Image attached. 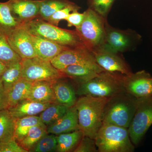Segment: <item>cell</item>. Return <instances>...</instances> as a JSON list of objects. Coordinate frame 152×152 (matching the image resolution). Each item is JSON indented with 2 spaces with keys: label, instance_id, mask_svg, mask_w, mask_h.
I'll list each match as a JSON object with an SVG mask.
<instances>
[{
  "label": "cell",
  "instance_id": "7402d4cb",
  "mask_svg": "<svg viewBox=\"0 0 152 152\" xmlns=\"http://www.w3.org/2000/svg\"><path fill=\"white\" fill-rule=\"evenodd\" d=\"M32 83L22 78L14 85L7 93L8 108L27 99Z\"/></svg>",
  "mask_w": 152,
  "mask_h": 152
},
{
  "label": "cell",
  "instance_id": "5b68a950",
  "mask_svg": "<svg viewBox=\"0 0 152 152\" xmlns=\"http://www.w3.org/2000/svg\"><path fill=\"white\" fill-rule=\"evenodd\" d=\"M94 140L98 152L134 151V146L131 141L127 128L103 124Z\"/></svg>",
  "mask_w": 152,
  "mask_h": 152
},
{
  "label": "cell",
  "instance_id": "836d02e7",
  "mask_svg": "<svg viewBox=\"0 0 152 152\" xmlns=\"http://www.w3.org/2000/svg\"><path fill=\"white\" fill-rule=\"evenodd\" d=\"M94 139L86 136L83 137L74 151V152H98Z\"/></svg>",
  "mask_w": 152,
  "mask_h": 152
},
{
  "label": "cell",
  "instance_id": "44dd1931",
  "mask_svg": "<svg viewBox=\"0 0 152 152\" xmlns=\"http://www.w3.org/2000/svg\"><path fill=\"white\" fill-rule=\"evenodd\" d=\"M57 136L56 152H74L84 136L80 130L60 134Z\"/></svg>",
  "mask_w": 152,
  "mask_h": 152
},
{
  "label": "cell",
  "instance_id": "9c48e42d",
  "mask_svg": "<svg viewBox=\"0 0 152 152\" xmlns=\"http://www.w3.org/2000/svg\"><path fill=\"white\" fill-rule=\"evenodd\" d=\"M152 125V95L138 100L137 106L128 128L131 141L137 145Z\"/></svg>",
  "mask_w": 152,
  "mask_h": 152
},
{
  "label": "cell",
  "instance_id": "4316f807",
  "mask_svg": "<svg viewBox=\"0 0 152 152\" xmlns=\"http://www.w3.org/2000/svg\"><path fill=\"white\" fill-rule=\"evenodd\" d=\"M35 126H46L42 122L39 116L37 115L16 119L14 138L19 143L27 134L30 128Z\"/></svg>",
  "mask_w": 152,
  "mask_h": 152
},
{
  "label": "cell",
  "instance_id": "f546056e",
  "mask_svg": "<svg viewBox=\"0 0 152 152\" xmlns=\"http://www.w3.org/2000/svg\"><path fill=\"white\" fill-rule=\"evenodd\" d=\"M22 60L10 45L7 35L0 30V61L7 66Z\"/></svg>",
  "mask_w": 152,
  "mask_h": 152
},
{
  "label": "cell",
  "instance_id": "484cf974",
  "mask_svg": "<svg viewBox=\"0 0 152 152\" xmlns=\"http://www.w3.org/2000/svg\"><path fill=\"white\" fill-rule=\"evenodd\" d=\"M74 4L69 0H40L38 18L48 21L50 17L57 11Z\"/></svg>",
  "mask_w": 152,
  "mask_h": 152
},
{
  "label": "cell",
  "instance_id": "9a60e30c",
  "mask_svg": "<svg viewBox=\"0 0 152 152\" xmlns=\"http://www.w3.org/2000/svg\"><path fill=\"white\" fill-rule=\"evenodd\" d=\"M79 130L77 111L75 106L71 107L65 115L52 124L47 126L48 134L58 135Z\"/></svg>",
  "mask_w": 152,
  "mask_h": 152
},
{
  "label": "cell",
  "instance_id": "8fae6325",
  "mask_svg": "<svg viewBox=\"0 0 152 152\" xmlns=\"http://www.w3.org/2000/svg\"><path fill=\"white\" fill-rule=\"evenodd\" d=\"M92 52L97 64L104 70L125 75L132 73L129 66L121 56V53L114 52L104 46Z\"/></svg>",
  "mask_w": 152,
  "mask_h": 152
},
{
  "label": "cell",
  "instance_id": "8992f818",
  "mask_svg": "<svg viewBox=\"0 0 152 152\" xmlns=\"http://www.w3.org/2000/svg\"><path fill=\"white\" fill-rule=\"evenodd\" d=\"M85 12L84 20L80 27L75 30L86 46L92 51L104 45L107 19L89 8Z\"/></svg>",
  "mask_w": 152,
  "mask_h": 152
},
{
  "label": "cell",
  "instance_id": "2e32d148",
  "mask_svg": "<svg viewBox=\"0 0 152 152\" xmlns=\"http://www.w3.org/2000/svg\"><path fill=\"white\" fill-rule=\"evenodd\" d=\"M62 79L52 82L56 103L71 107L75 106L77 100L76 90L71 83Z\"/></svg>",
  "mask_w": 152,
  "mask_h": 152
},
{
  "label": "cell",
  "instance_id": "52a82bcc",
  "mask_svg": "<svg viewBox=\"0 0 152 152\" xmlns=\"http://www.w3.org/2000/svg\"><path fill=\"white\" fill-rule=\"evenodd\" d=\"M142 40V36L134 30L121 29L112 26L108 21L106 22L103 46L107 48L122 53L135 50Z\"/></svg>",
  "mask_w": 152,
  "mask_h": 152
},
{
  "label": "cell",
  "instance_id": "e0dca14e",
  "mask_svg": "<svg viewBox=\"0 0 152 152\" xmlns=\"http://www.w3.org/2000/svg\"><path fill=\"white\" fill-rule=\"evenodd\" d=\"M37 57L50 61L68 48L30 34Z\"/></svg>",
  "mask_w": 152,
  "mask_h": 152
},
{
  "label": "cell",
  "instance_id": "d4e9b609",
  "mask_svg": "<svg viewBox=\"0 0 152 152\" xmlns=\"http://www.w3.org/2000/svg\"><path fill=\"white\" fill-rule=\"evenodd\" d=\"M21 61L7 66L5 70L0 77V80L7 93L16 83L22 78Z\"/></svg>",
  "mask_w": 152,
  "mask_h": 152
},
{
  "label": "cell",
  "instance_id": "ac0fdd59",
  "mask_svg": "<svg viewBox=\"0 0 152 152\" xmlns=\"http://www.w3.org/2000/svg\"><path fill=\"white\" fill-rule=\"evenodd\" d=\"M52 104L38 102L25 99L14 107L9 108L8 110L12 116L18 119L24 117L37 115L40 114Z\"/></svg>",
  "mask_w": 152,
  "mask_h": 152
},
{
  "label": "cell",
  "instance_id": "7a4b0ae2",
  "mask_svg": "<svg viewBox=\"0 0 152 152\" xmlns=\"http://www.w3.org/2000/svg\"><path fill=\"white\" fill-rule=\"evenodd\" d=\"M23 26L31 34L68 48L86 47L76 30L72 31L58 27L39 18L34 19Z\"/></svg>",
  "mask_w": 152,
  "mask_h": 152
},
{
  "label": "cell",
  "instance_id": "8d00e7d4",
  "mask_svg": "<svg viewBox=\"0 0 152 152\" xmlns=\"http://www.w3.org/2000/svg\"><path fill=\"white\" fill-rule=\"evenodd\" d=\"M8 108L7 94L0 80V111Z\"/></svg>",
  "mask_w": 152,
  "mask_h": 152
},
{
  "label": "cell",
  "instance_id": "d6a6232c",
  "mask_svg": "<svg viewBox=\"0 0 152 152\" xmlns=\"http://www.w3.org/2000/svg\"><path fill=\"white\" fill-rule=\"evenodd\" d=\"M80 9V7L74 3L73 4L57 11L50 17L47 22L58 26L59 22L61 20H65L72 12L74 11H79Z\"/></svg>",
  "mask_w": 152,
  "mask_h": 152
},
{
  "label": "cell",
  "instance_id": "5bb4252c",
  "mask_svg": "<svg viewBox=\"0 0 152 152\" xmlns=\"http://www.w3.org/2000/svg\"><path fill=\"white\" fill-rule=\"evenodd\" d=\"M14 17L23 25L39 17L40 0H9Z\"/></svg>",
  "mask_w": 152,
  "mask_h": 152
},
{
  "label": "cell",
  "instance_id": "277c9868",
  "mask_svg": "<svg viewBox=\"0 0 152 152\" xmlns=\"http://www.w3.org/2000/svg\"><path fill=\"white\" fill-rule=\"evenodd\" d=\"M124 75L104 71L89 81L78 85V96H91L110 98L125 91L123 77Z\"/></svg>",
  "mask_w": 152,
  "mask_h": 152
},
{
  "label": "cell",
  "instance_id": "f1b7e54d",
  "mask_svg": "<svg viewBox=\"0 0 152 152\" xmlns=\"http://www.w3.org/2000/svg\"><path fill=\"white\" fill-rule=\"evenodd\" d=\"M47 134L46 126H34L30 128L27 134L18 143L23 148L30 152L40 139Z\"/></svg>",
  "mask_w": 152,
  "mask_h": 152
},
{
  "label": "cell",
  "instance_id": "3957f363",
  "mask_svg": "<svg viewBox=\"0 0 152 152\" xmlns=\"http://www.w3.org/2000/svg\"><path fill=\"white\" fill-rule=\"evenodd\" d=\"M138 100L126 91L108 98L104 108L103 124L128 129L135 113Z\"/></svg>",
  "mask_w": 152,
  "mask_h": 152
},
{
  "label": "cell",
  "instance_id": "4fadbf2b",
  "mask_svg": "<svg viewBox=\"0 0 152 152\" xmlns=\"http://www.w3.org/2000/svg\"><path fill=\"white\" fill-rule=\"evenodd\" d=\"M10 45L22 59L37 57L30 34L24 27H19L7 35Z\"/></svg>",
  "mask_w": 152,
  "mask_h": 152
},
{
  "label": "cell",
  "instance_id": "ffe728a7",
  "mask_svg": "<svg viewBox=\"0 0 152 152\" xmlns=\"http://www.w3.org/2000/svg\"><path fill=\"white\" fill-rule=\"evenodd\" d=\"M60 71L65 77L72 79L79 85L91 80L99 73L90 67L81 64L69 66Z\"/></svg>",
  "mask_w": 152,
  "mask_h": 152
},
{
  "label": "cell",
  "instance_id": "6da1fadb",
  "mask_svg": "<svg viewBox=\"0 0 152 152\" xmlns=\"http://www.w3.org/2000/svg\"><path fill=\"white\" fill-rule=\"evenodd\" d=\"M108 98L81 96L75 105L77 111L79 130L84 136L94 139L103 124L104 108Z\"/></svg>",
  "mask_w": 152,
  "mask_h": 152
},
{
  "label": "cell",
  "instance_id": "1f68e13d",
  "mask_svg": "<svg viewBox=\"0 0 152 152\" xmlns=\"http://www.w3.org/2000/svg\"><path fill=\"white\" fill-rule=\"evenodd\" d=\"M116 0H87L88 8L105 19L110 12Z\"/></svg>",
  "mask_w": 152,
  "mask_h": 152
},
{
  "label": "cell",
  "instance_id": "4dcf8cb0",
  "mask_svg": "<svg viewBox=\"0 0 152 152\" xmlns=\"http://www.w3.org/2000/svg\"><path fill=\"white\" fill-rule=\"evenodd\" d=\"M57 145V136L48 133L40 139L30 152H56Z\"/></svg>",
  "mask_w": 152,
  "mask_h": 152
},
{
  "label": "cell",
  "instance_id": "30bf717a",
  "mask_svg": "<svg viewBox=\"0 0 152 152\" xmlns=\"http://www.w3.org/2000/svg\"><path fill=\"white\" fill-rule=\"evenodd\" d=\"M50 62L59 70L72 65L81 64L90 67L98 73L105 71L97 64L92 52L85 46L66 49Z\"/></svg>",
  "mask_w": 152,
  "mask_h": 152
},
{
  "label": "cell",
  "instance_id": "d590c367",
  "mask_svg": "<svg viewBox=\"0 0 152 152\" xmlns=\"http://www.w3.org/2000/svg\"><path fill=\"white\" fill-rule=\"evenodd\" d=\"M86 16L85 11L80 13L78 11H74L69 15L65 20L67 23L68 27L75 26L76 29L80 27Z\"/></svg>",
  "mask_w": 152,
  "mask_h": 152
},
{
  "label": "cell",
  "instance_id": "74e56055",
  "mask_svg": "<svg viewBox=\"0 0 152 152\" xmlns=\"http://www.w3.org/2000/svg\"><path fill=\"white\" fill-rule=\"evenodd\" d=\"M7 67V65L5 63L0 61V77H1L4 72L5 70Z\"/></svg>",
  "mask_w": 152,
  "mask_h": 152
},
{
  "label": "cell",
  "instance_id": "e575fe53",
  "mask_svg": "<svg viewBox=\"0 0 152 152\" xmlns=\"http://www.w3.org/2000/svg\"><path fill=\"white\" fill-rule=\"evenodd\" d=\"M23 148L15 138L0 142V152H28Z\"/></svg>",
  "mask_w": 152,
  "mask_h": 152
},
{
  "label": "cell",
  "instance_id": "cb8c5ba5",
  "mask_svg": "<svg viewBox=\"0 0 152 152\" xmlns=\"http://www.w3.org/2000/svg\"><path fill=\"white\" fill-rule=\"evenodd\" d=\"M16 121L8 109L0 111V142L14 139Z\"/></svg>",
  "mask_w": 152,
  "mask_h": 152
},
{
  "label": "cell",
  "instance_id": "ba28073f",
  "mask_svg": "<svg viewBox=\"0 0 152 152\" xmlns=\"http://www.w3.org/2000/svg\"><path fill=\"white\" fill-rule=\"evenodd\" d=\"M21 63L22 78L32 83L39 81L53 82L65 77L50 61L38 57L22 59Z\"/></svg>",
  "mask_w": 152,
  "mask_h": 152
},
{
  "label": "cell",
  "instance_id": "603a6c76",
  "mask_svg": "<svg viewBox=\"0 0 152 152\" xmlns=\"http://www.w3.org/2000/svg\"><path fill=\"white\" fill-rule=\"evenodd\" d=\"M22 25L12 14L9 1L0 2V30L7 35Z\"/></svg>",
  "mask_w": 152,
  "mask_h": 152
},
{
  "label": "cell",
  "instance_id": "7c38bea8",
  "mask_svg": "<svg viewBox=\"0 0 152 152\" xmlns=\"http://www.w3.org/2000/svg\"><path fill=\"white\" fill-rule=\"evenodd\" d=\"M126 91L137 99L152 95V77L145 70L132 73L123 77Z\"/></svg>",
  "mask_w": 152,
  "mask_h": 152
},
{
  "label": "cell",
  "instance_id": "d6986e66",
  "mask_svg": "<svg viewBox=\"0 0 152 152\" xmlns=\"http://www.w3.org/2000/svg\"><path fill=\"white\" fill-rule=\"evenodd\" d=\"M27 99L44 103H56L52 82L47 81L33 82Z\"/></svg>",
  "mask_w": 152,
  "mask_h": 152
},
{
  "label": "cell",
  "instance_id": "83f0119b",
  "mask_svg": "<svg viewBox=\"0 0 152 152\" xmlns=\"http://www.w3.org/2000/svg\"><path fill=\"white\" fill-rule=\"evenodd\" d=\"M69 108L64 105L53 103L41 113L39 117L42 122L48 126L64 116Z\"/></svg>",
  "mask_w": 152,
  "mask_h": 152
}]
</instances>
